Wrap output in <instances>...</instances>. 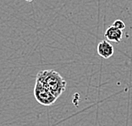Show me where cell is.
Segmentation results:
<instances>
[{
    "instance_id": "obj_1",
    "label": "cell",
    "mask_w": 132,
    "mask_h": 126,
    "mask_svg": "<svg viewBox=\"0 0 132 126\" xmlns=\"http://www.w3.org/2000/svg\"><path fill=\"white\" fill-rule=\"evenodd\" d=\"M36 81H38L51 91L55 97H59L67 86V83L60 74L54 70H43L39 72Z\"/></svg>"
},
{
    "instance_id": "obj_2",
    "label": "cell",
    "mask_w": 132,
    "mask_h": 126,
    "mask_svg": "<svg viewBox=\"0 0 132 126\" xmlns=\"http://www.w3.org/2000/svg\"><path fill=\"white\" fill-rule=\"evenodd\" d=\"M34 96L37 102L43 106H51L55 102L57 99L50 90L38 81H36L34 86Z\"/></svg>"
},
{
    "instance_id": "obj_3",
    "label": "cell",
    "mask_w": 132,
    "mask_h": 126,
    "mask_svg": "<svg viewBox=\"0 0 132 126\" xmlns=\"http://www.w3.org/2000/svg\"><path fill=\"white\" fill-rule=\"evenodd\" d=\"M123 35H124L123 30L117 28L116 26L112 25L111 26H109V27L107 28L106 32H105V33H104V37L108 41L118 44L122 40Z\"/></svg>"
},
{
    "instance_id": "obj_4",
    "label": "cell",
    "mask_w": 132,
    "mask_h": 126,
    "mask_svg": "<svg viewBox=\"0 0 132 126\" xmlns=\"http://www.w3.org/2000/svg\"><path fill=\"white\" fill-rule=\"evenodd\" d=\"M97 53L101 57L109 59L111 56H113V53H114V49L109 41H108L107 39L103 40L97 45Z\"/></svg>"
},
{
    "instance_id": "obj_5",
    "label": "cell",
    "mask_w": 132,
    "mask_h": 126,
    "mask_svg": "<svg viewBox=\"0 0 132 126\" xmlns=\"http://www.w3.org/2000/svg\"><path fill=\"white\" fill-rule=\"evenodd\" d=\"M113 26H116L117 28H119L121 30H124L125 28V24L124 22H122L121 20H114V22L113 23Z\"/></svg>"
},
{
    "instance_id": "obj_6",
    "label": "cell",
    "mask_w": 132,
    "mask_h": 126,
    "mask_svg": "<svg viewBox=\"0 0 132 126\" xmlns=\"http://www.w3.org/2000/svg\"><path fill=\"white\" fill-rule=\"evenodd\" d=\"M27 1H31V0H27Z\"/></svg>"
}]
</instances>
